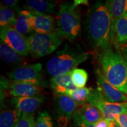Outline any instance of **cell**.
<instances>
[{
    "mask_svg": "<svg viewBox=\"0 0 127 127\" xmlns=\"http://www.w3.org/2000/svg\"><path fill=\"white\" fill-rule=\"evenodd\" d=\"M55 100L58 123L65 127L72 119L78 104L65 95L55 94Z\"/></svg>",
    "mask_w": 127,
    "mask_h": 127,
    "instance_id": "30bf717a",
    "label": "cell"
},
{
    "mask_svg": "<svg viewBox=\"0 0 127 127\" xmlns=\"http://www.w3.org/2000/svg\"><path fill=\"white\" fill-rule=\"evenodd\" d=\"M0 56L1 59L9 64H18L23 61V57L1 41Z\"/></svg>",
    "mask_w": 127,
    "mask_h": 127,
    "instance_id": "ffe728a7",
    "label": "cell"
},
{
    "mask_svg": "<svg viewBox=\"0 0 127 127\" xmlns=\"http://www.w3.org/2000/svg\"><path fill=\"white\" fill-rule=\"evenodd\" d=\"M30 11L21 10L18 13L15 24L12 27L21 34L25 35L29 34L31 32L29 23H28V15Z\"/></svg>",
    "mask_w": 127,
    "mask_h": 127,
    "instance_id": "44dd1931",
    "label": "cell"
},
{
    "mask_svg": "<svg viewBox=\"0 0 127 127\" xmlns=\"http://www.w3.org/2000/svg\"><path fill=\"white\" fill-rule=\"evenodd\" d=\"M35 127H54L51 117L47 111H42L38 114Z\"/></svg>",
    "mask_w": 127,
    "mask_h": 127,
    "instance_id": "d4e9b609",
    "label": "cell"
},
{
    "mask_svg": "<svg viewBox=\"0 0 127 127\" xmlns=\"http://www.w3.org/2000/svg\"><path fill=\"white\" fill-rule=\"evenodd\" d=\"M42 65L40 63L21 66L8 74L9 79L21 82H29L41 85Z\"/></svg>",
    "mask_w": 127,
    "mask_h": 127,
    "instance_id": "9c48e42d",
    "label": "cell"
},
{
    "mask_svg": "<svg viewBox=\"0 0 127 127\" xmlns=\"http://www.w3.org/2000/svg\"><path fill=\"white\" fill-rule=\"evenodd\" d=\"M87 102L97 107L102 113L104 118L109 121H115V117L118 114H127V102H108L101 97L96 89H93Z\"/></svg>",
    "mask_w": 127,
    "mask_h": 127,
    "instance_id": "8992f818",
    "label": "cell"
},
{
    "mask_svg": "<svg viewBox=\"0 0 127 127\" xmlns=\"http://www.w3.org/2000/svg\"><path fill=\"white\" fill-rule=\"evenodd\" d=\"M117 50H118L120 51L127 68V44L121 45Z\"/></svg>",
    "mask_w": 127,
    "mask_h": 127,
    "instance_id": "f1b7e54d",
    "label": "cell"
},
{
    "mask_svg": "<svg viewBox=\"0 0 127 127\" xmlns=\"http://www.w3.org/2000/svg\"><path fill=\"white\" fill-rule=\"evenodd\" d=\"M114 127H123L121 126V125L115 121V124H114Z\"/></svg>",
    "mask_w": 127,
    "mask_h": 127,
    "instance_id": "836d02e7",
    "label": "cell"
},
{
    "mask_svg": "<svg viewBox=\"0 0 127 127\" xmlns=\"http://www.w3.org/2000/svg\"><path fill=\"white\" fill-rule=\"evenodd\" d=\"M74 127H95L94 125L87 123H76L74 124Z\"/></svg>",
    "mask_w": 127,
    "mask_h": 127,
    "instance_id": "d6a6232c",
    "label": "cell"
},
{
    "mask_svg": "<svg viewBox=\"0 0 127 127\" xmlns=\"http://www.w3.org/2000/svg\"><path fill=\"white\" fill-rule=\"evenodd\" d=\"M63 39L57 31L47 34L34 32L28 38L29 54L35 58L51 54L60 47Z\"/></svg>",
    "mask_w": 127,
    "mask_h": 127,
    "instance_id": "5b68a950",
    "label": "cell"
},
{
    "mask_svg": "<svg viewBox=\"0 0 127 127\" xmlns=\"http://www.w3.org/2000/svg\"><path fill=\"white\" fill-rule=\"evenodd\" d=\"M41 85L29 82L13 81L9 85V93L14 98L39 96Z\"/></svg>",
    "mask_w": 127,
    "mask_h": 127,
    "instance_id": "4fadbf2b",
    "label": "cell"
},
{
    "mask_svg": "<svg viewBox=\"0 0 127 127\" xmlns=\"http://www.w3.org/2000/svg\"><path fill=\"white\" fill-rule=\"evenodd\" d=\"M92 90V88L86 87L77 88L76 90L68 91L65 95L71 98L78 105H81L87 102V99Z\"/></svg>",
    "mask_w": 127,
    "mask_h": 127,
    "instance_id": "603a6c76",
    "label": "cell"
},
{
    "mask_svg": "<svg viewBox=\"0 0 127 127\" xmlns=\"http://www.w3.org/2000/svg\"><path fill=\"white\" fill-rule=\"evenodd\" d=\"M24 7L25 10L50 15L56 12L57 3L54 1L28 0L26 1V5H24Z\"/></svg>",
    "mask_w": 127,
    "mask_h": 127,
    "instance_id": "e0dca14e",
    "label": "cell"
},
{
    "mask_svg": "<svg viewBox=\"0 0 127 127\" xmlns=\"http://www.w3.org/2000/svg\"><path fill=\"white\" fill-rule=\"evenodd\" d=\"M45 100L44 96H38L32 97H17L11 99L12 104L15 108L22 114H34L43 104Z\"/></svg>",
    "mask_w": 127,
    "mask_h": 127,
    "instance_id": "9a60e30c",
    "label": "cell"
},
{
    "mask_svg": "<svg viewBox=\"0 0 127 127\" xmlns=\"http://www.w3.org/2000/svg\"><path fill=\"white\" fill-rule=\"evenodd\" d=\"M28 23L31 31L34 32L47 34L57 31L54 20L51 15L30 11Z\"/></svg>",
    "mask_w": 127,
    "mask_h": 127,
    "instance_id": "8fae6325",
    "label": "cell"
},
{
    "mask_svg": "<svg viewBox=\"0 0 127 127\" xmlns=\"http://www.w3.org/2000/svg\"><path fill=\"white\" fill-rule=\"evenodd\" d=\"M85 28L89 41L96 51L101 52L112 48L111 17L105 4L96 2L90 8Z\"/></svg>",
    "mask_w": 127,
    "mask_h": 127,
    "instance_id": "6da1fadb",
    "label": "cell"
},
{
    "mask_svg": "<svg viewBox=\"0 0 127 127\" xmlns=\"http://www.w3.org/2000/svg\"><path fill=\"white\" fill-rule=\"evenodd\" d=\"M103 118L104 117L101 111L88 102L78 105L72 118L74 124L83 123L94 125Z\"/></svg>",
    "mask_w": 127,
    "mask_h": 127,
    "instance_id": "7c38bea8",
    "label": "cell"
},
{
    "mask_svg": "<svg viewBox=\"0 0 127 127\" xmlns=\"http://www.w3.org/2000/svg\"><path fill=\"white\" fill-rule=\"evenodd\" d=\"M22 115L17 109H6L0 114V127H15Z\"/></svg>",
    "mask_w": 127,
    "mask_h": 127,
    "instance_id": "d6986e66",
    "label": "cell"
},
{
    "mask_svg": "<svg viewBox=\"0 0 127 127\" xmlns=\"http://www.w3.org/2000/svg\"><path fill=\"white\" fill-rule=\"evenodd\" d=\"M109 123L110 121L104 118L95 123L94 126L95 127H109Z\"/></svg>",
    "mask_w": 127,
    "mask_h": 127,
    "instance_id": "f546056e",
    "label": "cell"
},
{
    "mask_svg": "<svg viewBox=\"0 0 127 127\" xmlns=\"http://www.w3.org/2000/svg\"><path fill=\"white\" fill-rule=\"evenodd\" d=\"M17 18L15 11L1 4L0 8V26L1 28L13 27L15 24Z\"/></svg>",
    "mask_w": 127,
    "mask_h": 127,
    "instance_id": "7402d4cb",
    "label": "cell"
},
{
    "mask_svg": "<svg viewBox=\"0 0 127 127\" xmlns=\"http://www.w3.org/2000/svg\"><path fill=\"white\" fill-rule=\"evenodd\" d=\"M80 14L74 2H62L57 14V31L63 38L72 42L79 35Z\"/></svg>",
    "mask_w": 127,
    "mask_h": 127,
    "instance_id": "277c9868",
    "label": "cell"
},
{
    "mask_svg": "<svg viewBox=\"0 0 127 127\" xmlns=\"http://www.w3.org/2000/svg\"><path fill=\"white\" fill-rule=\"evenodd\" d=\"M98 62L108 81L127 95V68L119 50L111 48L99 52Z\"/></svg>",
    "mask_w": 127,
    "mask_h": 127,
    "instance_id": "7a4b0ae2",
    "label": "cell"
},
{
    "mask_svg": "<svg viewBox=\"0 0 127 127\" xmlns=\"http://www.w3.org/2000/svg\"><path fill=\"white\" fill-rule=\"evenodd\" d=\"M95 74L97 84L96 90L103 99L113 103L127 102V95L111 85L101 69H96Z\"/></svg>",
    "mask_w": 127,
    "mask_h": 127,
    "instance_id": "ba28073f",
    "label": "cell"
},
{
    "mask_svg": "<svg viewBox=\"0 0 127 127\" xmlns=\"http://www.w3.org/2000/svg\"><path fill=\"white\" fill-rule=\"evenodd\" d=\"M115 121L123 127H127V114H118L115 117Z\"/></svg>",
    "mask_w": 127,
    "mask_h": 127,
    "instance_id": "83f0119b",
    "label": "cell"
},
{
    "mask_svg": "<svg viewBox=\"0 0 127 127\" xmlns=\"http://www.w3.org/2000/svg\"><path fill=\"white\" fill-rule=\"evenodd\" d=\"M92 54V52H82L69 48L63 49L48 61V72L53 77L69 72L88 60Z\"/></svg>",
    "mask_w": 127,
    "mask_h": 127,
    "instance_id": "3957f363",
    "label": "cell"
},
{
    "mask_svg": "<svg viewBox=\"0 0 127 127\" xmlns=\"http://www.w3.org/2000/svg\"><path fill=\"white\" fill-rule=\"evenodd\" d=\"M108 10L111 21V42L114 43V31L115 24L118 19L127 12V0H109L105 3Z\"/></svg>",
    "mask_w": 127,
    "mask_h": 127,
    "instance_id": "5bb4252c",
    "label": "cell"
},
{
    "mask_svg": "<svg viewBox=\"0 0 127 127\" xmlns=\"http://www.w3.org/2000/svg\"><path fill=\"white\" fill-rule=\"evenodd\" d=\"M0 37L1 41L21 56L27 57L30 54L28 38L21 34L12 27L1 28Z\"/></svg>",
    "mask_w": 127,
    "mask_h": 127,
    "instance_id": "52a82bcc",
    "label": "cell"
},
{
    "mask_svg": "<svg viewBox=\"0 0 127 127\" xmlns=\"http://www.w3.org/2000/svg\"><path fill=\"white\" fill-rule=\"evenodd\" d=\"M74 4L76 7H78V6L79 5H88V1L87 0H75L74 1Z\"/></svg>",
    "mask_w": 127,
    "mask_h": 127,
    "instance_id": "1f68e13d",
    "label": "cell"
},
{
    "mask_svg": "<svg viewBox=\"0 0 127 127\" xmlns=\"http://www.w3.org/2000/svg\"><path fill=\"white\" fill-rule=\"evenodd\" d=\"M127 44V12L115 24L114 45L117 49Z\"/></svg>",
    "mask_w": 127,
    "mask_h": 127,
    "instance_id": "ac0fdd59",
    "label": "cell"
},
{
    "mask_svg": "<svg viewBox=\"0 0 127 127\" xmlns=\"http://www.w3.org/2000/svg\"><path fill=\"white\" fill-rule=\"evenodd\" d=\"M50 85L55 94L65 95L68 91L78 88L71 79V71L66 74L53 77L51 79Z\"/></svg>",
    "mask_w": 127,
    "mask_h": 127,
    "instance_id": "2e32d148",
    "label": "cell"
},
{
    "mask_svg": "<svg viewBox=\"0 0 127 127\" xmlns=\"http://www.w3.org/2000/svg\"><path fill=\"white\" fill-rule=\"evenodd\" d=\"M71 77L74 85L78 88H84L88 81V73L81 68H75L71 71Z\"/></svg>",
    "mask_w": 127,
    "mask_h": 127,
    "instance_id": "cb8c5ba5",
    "label": "cell"
},
{
    "mask_svg": "<svg viewBox=\"0 0 127 127\" xmlns=\"http://www.w3.org/2000/svg\"><path fill=\"white\" fill-rule=\"evenodd\" d=\"M1 2L5 6L16 11L18 13L21 11L18 6V1H17V0H3L1 1Z\"/></svg>",
    "mask_w": 127,
    "mask_h": 127,
    "instance_id": "4316f807",
    "label": "cell"
},
{
    "mask_svg": "<svg viewBox=\"0 0 127 127\" xmlns=\"http://www.w3.org/2000/svg\"><path fill=\"white\" fill-rule=\"evenodd\" d=\"M34 114L23 113L15 127H35Z\"/></svg>",
    "mask_w": 127,
    "mask_h": 127,
    "instance_id": "484cf974",
    "label": "cell"
},
{
    "mask_svg": "<svg viewBox=\"0 0 127 127\" xmlns=\"http://www.w3.org/2000/svg\"><path fill=\"white\" fill-rule=\"evenodd\" d=\"M9 87V83L7 79L4 77H1V90L2 91L7 90Z\"/></svg>",
    "mask_w": 127,
    "mask_h": 127,
    "instance_id": "4dcf8cb0",
    "label": "cell"
}]
</instances>
